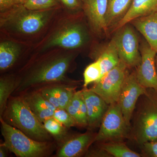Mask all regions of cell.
Instances as JSON below:
<instances>
[{
	"label": "cell",
	"mask_w": 157,
	"mask_h": 157,
	"mask_svg": "<svg viewBox=\"0 0 157 157\" xmlns=\"http://www.w3.org/2000/svg\"><path fill=\"white\" fill-rule=\"evenodd\" d=\"M75 57L72 52L56 54L45 58L33 67L18 84L16 90L21 92L39 85L64 80Z\"/></svg>",
	"instance_id": "obj_1"
},
{
	"label": "cell",
	"mask_w": 157,
	"mask_h": 157,
	"mask_svg": "<svg viewBox=\"0 0 157 157\" xmlns=\"http://www.w3.org/2000/svg\"><path fill=\"white\" fill-rule=\"evenodd\" d=\"M54 9L32 10L23 5H15L11 9L1 12V28L11 33L29 36L40 32L49 22Z\"/></svg>",
	"instance_id": "obj_2"
},
{
	"label": "cell",
	"mask_w": 157,
	"mask_h": 157,
	"mask_svg": "<svg viewBox=\"0 0 157 157\" xmlns=\"http://www.w3.org/2000/svg\"><path fill=\"white\" fill-rule=\"evenodd\" d=\"M3 115L6 122L34 140L40 141L50 140V134L43 123L31 110L23 96L11 98Z\"/></svg>",
	"instance_id": "obj_3"
},
{
	"label": "cell",
	"mask_w": 157,
	"mask_h": 157,
	"mask_svg": "<svg viewBox=\"0 0 157 157\" xmlns=\"http://www.w3.org/2000/svg\"><path fill=\"white\" fill-rule=\"evenodd\" d=\"M1 132L4 142L1 145L19 157H42L51 152V144L48 141H38L9 124L0 117Z\"/></svg>",
	"instance_id": "obj_4"
},
{
	"label": "cell",
	"mask_w": 157,
	"mask_h": 157,
	"mask_svg": "<svg viewBox=\"0 0 157 157\" xmlns=\"http://www.w3.org/2000/svg\"><path fill=\"white\" fill-rule=\"evenodd\" d=\"M144 95L133 131L134 139L141 145L157 139V90L147 89Z\"/></svg>",
	"instance_id": "obj_5"
},
{
	"label": "cell",
	"mask_w": 157,
	"mask_h": 157,
	"mask_svg": "<svg viewBox=\"0 0 157 157\" xmlns=\"http://www.w3.org/2000/svg\"><path fill=\"white\" fill-rule=\"evenodd\" d=\"M89 35L82 24L71 21L59 27L45 40L41 50L61 48L74 49L84 46L88 42Z\"/></svg>",
	"instance_id": "obj_6"
},
{
	"label": "cell",
	"mask_w": 157,
	"mask_h": 157,
	"mask_svg": "<svg viewBox=\"0 0 157 157\" xmlns=\"http://www.w3.org/2000/svg\"><path fill=\"white\" fill-rule=\"evenodd\" d=\"M100 127L94 142L119 141L130 134V126L125 120L118 102L109 105Z\"/></svg>",
	"instance_id": "obj_7"
},
{
	"label": "cell",
	"mask_w": 157,
	"mask_h": 157,
	"mask_svg": "<svg viewBox=\"0 0 157 157\" xmlns=\"http://www.w3.org/2000/svg\"><path fill=\"white\" fill-rule=\"evenodd\" d=\"M112 39L121 61L128 68L138 67L141 59L139 40L131 24H127L117 31Z\"/></svg>",
	"instance_id": "obj_8"
},
{
	"label": "cell",
	"mask_w": 157,
	"mask_h": 157,
	"mask_svg": "<svg viewBox=\"0 0 157 157\" xmlns=\"http://www.w3.org/2000/svg\"><path fill=\"white\" fill-rule=\"evenodd\" d=\"M128 67L121 61L112 70L102 76L91 90L100 96L107 104L118 102L123 85L128 72Z\"/></svg>",
	"instance_id": "obj_9"
},
{
	"label": "cell",
	"mask_w": 157,
	"mask_h": 157,
	"mask_svg": "<svg viewBox=\"0 0 157 157\" xmlns=\"http://www.w3.org/2000/svg\"><path fill=\"white\" fill-rule=\"evenodd\" d=\"M147 89L139 83L135 72L128 73L123 85L118 103L127 123L131 125L130 121L138 98L144 95Z\"/></svg>",
	"instance_id": "obj_10"
},
{
	"label": "cell",
	"mask_w": 157,
	"mask_h": 157,
	"mask_svg": "<svg viewBox=\"0 0 157 157\" xmlns=\"http://www.w3.org/2000/svg\"><path fill=\"white\" fill-rule=\"evenodd\" d=\"M140 50L141 62L135 71L137 80L146 89H152L157 90L155 65L157 52L150 47L146 41L141 42Z\"/></svg>",
	"instance_id": "obj_11"
},
{
	"label": "cell",
	"mask_w": 157,
	"mask_h": 157,
	"mask_svg": "<svg viewBox=\"0 0 157 157\" xmlns=\"http://www.w3.org/2000/svg\"><path fill=\"white\" fill-rule=\"evenodd\" d=\"M108 0H82V9L94 33H107L106 16Z\"/></svg>",
	"instance_id": "obj_12"
},
{
	"label": "cell",
	"mask_w": 157,
	"mask_h": 157,
	"mask_svg": "<svg viewBox=\"0 0 157 157\" xmlns=\"http://www.w3.org/2000/svg\"><path fill=\"white\" fill-rule=\"evenodd\" d=\"M87 109L88 126L94 128L100 126L109 105L90 89L82 90Z\"/></svg>",
	"instance_id": "obj_13"
},
{
	"label": "cell",
	"mask_w": 157,
	"mask_h": 157,
	"mask_svg": "<svg viewBox=\"0 0 157 157\" xmlns=\"http://www.w3.org/2000/svg\"><path fill=\"white\" fill-rule=\"evenodd\" d=\"M94 137L87 132L69 138L63 143L56 154L58 157H78L85 152L93 142Z\"/></svg>",
	"instance_id": "obj_14"
},
{
	"label": "cell",
	"mask_w": 157,
	"mask_h": 157,
	"mask_svg": "<svg viewBox=\"0 0 157 157\" xmlns=\"http://www.w3.org/2000/svg\"><path fill=\"white\" fill-rule=\"evenodd\" d=\"M157 11V0H133L126 14L113 28L117 31L133 20Z\"/></svg>",
	"instance_id": "obj_15"
},
{
	"label": "cell",
	"mask_w": 157,
	"mask_h": 157,
	"mask_svg": "<svg viewBox=\"0 0 157 157\" xmlns=\"http://www.w3.org/2000/svg\"><path fill=\"white\" fill-rule=\"evenodd\" d=\"M130 23L140 32L150 47L157 52V11L136 18Z\"/></svg>",
	"instance_id": "obj_16"
},
{
	"label": "cell",
	"mask_w": 157,
	"mask_h": 157,
	"mask_svg": "<svg viewBox=\"0 0 157 157\" xmlns=\"http://www.w3.org/2000/svg\"><path fill=\"white\" fill-rule=\"evenodd\" d=\"M29 107L42 123L53 117L57 108L49 103L39 92H34L23 96Z\"/></svg>",
	"instance_id": "obj_17"
},
{
	"label": "cell",
	"mask_w": 157,
	"mask_h": 157,
	"mask_svg": "<svg viewBox=\"0 0 157 157\" xmlns=\"http://www.w3.org/2000/svg\"><path fill=\"white\" fill-rule=\"evenodd\" d=\"M133 0H108L106 16L107 30L113 29L126 14Z\"/></svg>",
	"instance_id": "obj_18"
},
{
	"label": "cell",
	"mask_w": 157,
	"mask_h": 157,
	"mask_svg": "<svg viewBox=\"0 0 157 157\" xmlns=\"http://www.w3.org/2000/svg\"><path fill=\"white\" fill-rule=\"evenodd\" d=\"M65 109L75 120L77 125L88 126L87 109L82 90L75 92Z\"/></svg>",
	"instance_id": "obj_19"
},
{
	"label": "cell",
	"mask_w": 157,
	"mask_h": 157,
	"mask_svg": "<svg viewBox=\"0 0 157 157\" xmlns=\"http://www.w3.org/2000/svg\"><path fill=\"white\" fill-rule=\"evenodd\" d=\"M21 48L19 44L11 41L0 44V70H7L12 67L19 57Z\"/></svg>",
	"instance_id": "obj_20"
},
{
	"label": "cell",
	"mask_w": 157,
	"mask_h": 157,
	"mask_svg": "<svg viewBox=\"0 0 157 157\" xmlns=\"http://www.w3.org/2000/svg\"><path fill=\"white\" fill-rule=\"evenodd\" d=\"M97 59L100 62L101 66V78L119 64L120 59L113 39L104 48Z\"/></svg>",
	"instance_id": "obj_21"
},
{
	"label": "cell",
	"mask_w": 157,
	"mask_h": 157,
	"mask_svg": "<svg viewBox=\"0 0 157 157\" xmlns=\"http://www.w3.org/2000/svg\"><path fill=\"white\" fill-rule=\"evenodd\" d=\"M17 84L16 79L12 77H2L0 79V117H2L9 97L17 88Z\"/></svg>",
	"instance_id": "obj_22"
},
{
	"label": "cell",
	"mask_w": 157,
	"mask_h": 157,
	"mask_svg": "<svg viewBox=\"0 0 157 157\" xmlns=\"http://www.w3.org/2000/svg\"><path fill=\"white\" fill-rule=\"evenodd\" d=\"M101 147L113 157H141V155L130 149L124 144L119 141L104 144Z\"/></svg>",
	"instance_id": "obj_23"
},
{
	"label": "cell",
	"mask_w": 157,
	"mask_h": 157,
	"mask_svg": "<svg viewBox=\"0 0 157 157\" xmlns=\"http://www.w3.org/2000/svg\"><path fill=\"white\" fill-rule=\"evenodd\" d=\"M43 124L46 131L57 140H63L66 137L67 128L53 117L46 120Z\"/></svg>",
	"instance_id": "obj_24"
},
{
	"label": "cell",
	"mask_w": 157,
	"mask_h": 157,
	"mask_svg": "<svg viewBox=\"0 0 157 157\" xmlns=\"http://www.w3.org/2000/svg\"><path fill=\"white\" fill-rule=\"evenodd\" d=\"M102 76V71L100 62L98 59L86 67L83 73L84 86L86 87L89 84L96 82L100 80Z\"/></svg>",
	"instance_id": "obj_25"
},
{
	"label": "cell",
	"mask_w": 157,
	"mask_h": 157,
	"mask_svg": "<svg viewBox=\"0 0 157 157\" xmlns=\"http://www.w3.org/2000/svg\"><path fill=\"white\" fill-rule=\"evenodd\" d=\"M51 88L59 101L60 109H66L76 92L69 87L54 86Z\"/></svg>",
	"instance_id": "obj_26"
},
{
	"label": "cell",
	"mask_w": 157,
	"mask_h": 157,
	"mask_svg": "<svg viewBox=\"0 0 157 157\" xmlns=\"http://www.w3.org/2000/svg\"><path fill=\"white\" fill-rule=\"evenodd\" d=\"M60 1V0H28L23 5L27 9L32 10H48L55 8Z\"/></svg>",
	"instance_id": "obj_27"
},
{
	"label": "cell",
	"mask_w": 157,
	"mask_h": 157,
	"mask_svg": "<svg viewBox=\"0 0 157 157\" xmlns=\"http://www.w3.org/2000/svg\"><path fill=\"white\" fill-rule=\"evenodd\" d=\"M53 117L67 128L77 125L75 120L65 109H57L55 111Z\"/></svg>",
	"instance_id": "obj_28"
},
{
	"label": "cell",
	"mask_w": 157,
	"mask_h": 157,
	"mask_svg": "<svg viewBox=\"0 0 157 157\" xmlns=\"http://www.w3.org/2000/svg\"><path fill=\"white\" fill-rule=\"evenodd\" d=\"M42 95L57 109H60L59 104L51 87L44 88L40 91Z\"/></svg>",
	"instance_id": "obj_29"
},
{
	"label": "cell",
	"mask_w": 157,
	"mask_h": 157,
	"mask_svg": "<svg viewBox=\"0 0 157 157\" xmlns=\"http://www.w3.org/2000/svg\"><path fill=\"white\" fill-rule=\"evenodd\" d=\"M142 146L143 151L147 156L157 157V139L144 143Z\"/></svg>",
	"instance_id": "obj_30"
},
{
	"label": "cell",
	"mask_w": 157,
	"mask_h": 157,
	"mask_svg": "<svg viewBox=\"0 0 157 157\" xmlns=\"http://www.w3.org/2000/svg\"><path fill=\"white\" fill-rule=\"evenodd\" d=\"M64 6L71 10H78L82 9V0H60Z\"/></svg>",
	"instance_id": "obj_31"
},
{
	"label": "cell",
	"mask_w": 157,
	"mask_h": 157,
	"mask_svg": "<svg viewBox=\"0 0 157 157\" xmlns=\"http://www.w3.org/2000/svg\"><path fill=\"white\" fill-rule=\"evenodd\" d=\"M87 157H110V155L103 148H95L88 151L86 154Z\"/></svg>",
	"instance_id": "obj_32"
},
{
	"label": "cell",
	"mask_w": 157,
	"mask_h": 157,
	"mask_svg": "<svg viewBox=\"0 0 157 157\" xmlns=\"http://www.w3.org/2000/svg\"><path fill=\"white\" fill-rule=\"evenodd\" d=\"M14 5L13 0H0L1 13L11 9Z\"/></svg>",
	"instance_id": "obj_33"
},
{
	"label": "cell",
	"mask_w": 157,
	"mask_h": 157,
	"mask_svg": "<svg viewBox=\"0 0 157 157\" xmlns=\"http://www.w3.org/2000/svg\"><path fill=\"white\" fill-rule=\"evenodd\" d=\"M7 149L5 147L1 145L0 147V157H5L7 156V152L6 150Z\"/></svg>",
	"instance_id": "obj_34"
},
{
	"label": "cell",
	"mask_w": 157,
	"mask_h": 157,
	"mask_svg": "<svg viewBox=\"0 0 157 157\" xmlns=\"http://www.w3.org/2000/svg\"><path fill=\"white\" fill-rule=\"evenodd\" d=\"M15 5H24L28 0H13Z\"/></svg>",
	"instance_id": "obj_35"
},
{
	"label": "cell",
	"mask_w": 157,
	"mask_h": 157,
	"mask_svg": "<svg viewBox=\"0 0 157 157\" xmlns=\"http://www.w3.org/2000/svg\"><path fill=\"white\" fill-rule=\"evenodd\" d=\"M155 65H156V72L157 73V52L156 54V56L155 58Z\"/></svg>",
	"instance_id": "obj_36"
}]
</instances>
